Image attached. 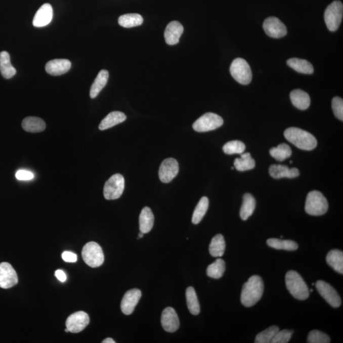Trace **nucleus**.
Listing matches in <instances>:
<instances>
[{
	"label": "nucleus",
	"mask_w": 343,
	"mask_h": 343,
	"mask_svg": "<svg viewBox=\"0 0 343 343\" xmlns=\"http://www.w3.org/2000/svg\"><path fill=\"white\" fill-rule=\"evenodd\" d=\"M264 292V283L258 275L252 276L243 286L241 293V302L246 307L255 305L262 299Z\"/></svg>",
	"instance_id": "nucleus-1"
},
{
	"label": "nucleus",
	"mask_w": 343,
	"mask_h": 343,
	"mask_svg": "<svg viewBox=\"0 0 343 343\" xmlns=\"http://www.w3.org/2000/svg\"><path fill=\"white\" fill-rule=\"evenodd\" d=\"M286 139L301 150H313L317 147L316 138L312 134L296 127L287 128L284 132Z\"/></svg>",
	"instance_id": "nucleus-2"
},
{
	"label": "nucleus",
	"mask_w": 343,
	"mask_h": 343,
	"mask_svg": "<svg viewBox=\"0 0 343 343\" xmlns=\"http://www.w3.org/2000/svg\"><path fill=\"white\" fill-rule=\"evenodd\" d=\"M285 283L288 290L298 300H305L310 295L309 289L301 275L295 271H289L285 275Z\"/></svg>",
	"instance_id": "nucleus-3"
},
{
	"label": "nucleus",
	"mask_w": 343,
	"mask_h": 343,
	"mask_svg": "<svg viewBox=\"0 0 343 343\" xmlns=\"http://www.w3.org/2000/svg\"><path fill=\"white\" fill-rule=\"evenodd\" d=\"M327 199L320 191H312L308 194L305 203L306 212L311 216H322L327 212Z\"/></svg>",
	"instance_id": "nucleus-4"
},
{
	"label": "nucleus",
	"mask_w": 343,
	"mask_h": 343,
	"mask_svg": "<svg viewBox=\"0 0 343 343\" xmlns=\"http://www.w3.org/2000/svg\"><path fill=\"white\" fill-rule=\"evenodd\" d=\"M84 262L91 268L101 267L104 262V255L101 246L94 242L84 245L81 252Z\"/></svg>",
	"instance_id": "nucleus-5"
},
{
	"label": "nucleus",
	"mask_w": 343,
	"mask_h": 343,
	"mask_svg": "<svg viewBox=\"0 0 343 343\" xmlns=\"http://www.w3.org/2000/svg\"><path fill=\"white\" fill-rule=\"evenodd\" d=\"M230 71L233 78L240 84H248L252 80V71L245 59H235L231 64Z\"/></svg>",
	"instance_id": "nucleus-6"
},
{
	"label": "nucleus",
	"mask_w": 343,
	"mask_h": 343,
	"mask_svg": "<svg viewBox=\"0 0 343 343\" xmlns=\"http://www.w3.org/2000/svg\"><path fill=\"white\" fill-rule=\"evenodd\" d=\"M343 16V6L341 2L334 1L327 7L324 13V20L327 28L330 31H335L341 23Z\"/></svg>",
	"instance_id": "nucleus-7"
},
{
	"label": "nucleus",
	"mask_w": 343,
	"mask_h": 343,
	"mask_svg": "<svg viewBox=\"0 0 343 343\" xmlns=\"http://www.w3.org/2000/svg\"><path fill=\"white\" fill-rule=\"evenodd\" d=\"M125 189V179L120 174L112 176L104 187V196L106 200H116L122 195Z\"/></svg>",
	"instance_id": "nucleus-8"
},
{
	"label": "nucleus",
	"mask_w": 343,
	"mask_h": 343,
	"mask_svg": "<svg viewBox=\"0 0 343 343\" xmlns=\"http://www.w3.org/2000/svg\"><path fill=\"white\" fill-rule=\"evenodd\" d=\"M223 119L218 114L207 113L203 114L193 123L194 130L198 133H205L216 130L223 125Z\"/></svg>",
	"instance_id": "nucleus-9"
},
{
	"label": "nucleus",
	"mask_w": 343,
	"mask_h": 343,
	"mask_svg": "<svg viewBox=\"0 0 343 343\" xmlns=\"http://www.w3.org/2000/svg\"><path fill=\"white\" fill-rule=\"evenodd\" d=\"M315 285L319 294L332 307H340L341 305V299L331 285L322 280L317 281Z\"/></svg>",
	"instance_id": "nucleus-10"
},
{
	"label": "nucleus",
	"mask_w": 343,
	"mask_h": 343,
	"mask_svg": "<svg viewBox=\"0 0 343 343\" xmlns=\"http://www.w3.org/2000/svg\"><path fill=\"white\" fill-rule=\"evenodd\" d=\"M263 27L267 35L273 38H282L287 33V27L277 17H268L264 21Z\"/></svg>",
	"instance_id": "nucleus-11"
},
{
	"label": "nucleus",
	"mask_w": 343,
	"mask_h": 343,
	"mask_svg": "<svg viewBox=\"0 0 343 343\" xmlns=\"http://www.w3.org/2000/svg\"><path fill=\"white\" fill-rule=\"evenodd\" d=\"M179 163L175 158L165 159L161 163L158 176L161 182L168 183L175 179L179 173Z\"/></svg>",
	"instance_id": "nucleus-12"
},
{
	"label": "nucleus",
	"mask_w": 343,
	"mask_h": 343,
	"mask_svg": "<svg viewBox=\"0 0 343 343\" xmlns=\"http://www.w3.org/2000/svg\"><path fill=\"white\" fill-rule=\"evenodd\" d=\"M18 283L17 274L8 263H0V287L2 289H10Z\"/></svg>",
	"instance_id": "nucleus-13"
},
{
	"label": "nucleus",
	"mask_w": 343,
	"mask_h": 343,
	"mask_svg": "<svg viewBox=\"0 0 343 343\" xmlns=\"http://www.w3.org/2000/svg\"><path fill=\"white\" fill-rule=\"evenodd\" d=\"M89 323L90 319L88 313L80 311L71 315L67 319L66 325L69 332L78 333L85 329Z\"/></svg>",
	"instance_id": "nucleus-14"
},
{
	"label": "nucleus",
	"mask_w": 343,
	"mask_h": 343,
	"mask_svg": "<svg viewBox=\"0 0 343 343\" xmlns=\"http://www.w3.org/2000/svg\"><path fill=\"white\" fill-rule=\"evenodd\" d=\"M142 293L140 290L134 289L128 290L121 302V312L126 315H131L140 300Z\"/></svg>",
	"instance_id": "nucleus-15"
},
{
	"label": "nucleus",
	"mask_w": 343,
	"mask_h": 343,
	"mask_svg": "<svg viewBox=\"0 0 343 343\" xmlns=\"http://www.w3.org/2000/svg\"><path fill=\"white\" fill-rule=\"evenodd\" d=\"M161 324L166 332H175L180 327V320L173 308L167 307L163 311Z\"/></svg>",
	"instance_id": "nucleus-16"
},
{
	"label": "nucleus",
	"mask_w": 343,
	"mask_h": 343,
	"mask_svg": "<svg viewBox=\"0 0 343 343\" xmlns=\"http://www.w3.org/2000/svg\"><path fill=\"white\" fill-rule=\"evenodd\" d=\"M183 31L184 27L180 22H170L166 27L165 33H164L166 43L169 46H175L178 44Z\"/></svg>",
	"instance_id": "nucleus-17"
},
{
	"label": "nucleus",
	"mask_w": 343,
	"mask_h": 343,
	"mask_svg": "<svg viewBox=\"0 0 343 343\" xmlns=\"http://www.w3.org/2000/svg\"><path fill=\"white\" fill-rule=\"evenodd\" d=\"M71 67V62L68 59H54L47 63L46 70L52 76H61L69 71Z\"/></svg>",
	"instance_id": "nucleus-18"
},
{
	"label": "nucleus",
	"mask_w": 343,
	"mask_h": 343,
	"mask_svg": "<svg viewBox=\"0 0 343 343\" xmlns=\"http://www.w3.org/2000/svg\"><path fill=\"white\" fill-rule=\"evenodd\" d=\"M52 19H53V9L51 5L46 4L36 12L34 17L33 24L36 27H45L51 23Z\"/></svg>",
	"instance_id": "nucleus-19"
},
{
	"label": "nucleus",
	"mask_w": 343,
	"mask_h": 343,
	"mask_svg": "<svg viewBox=\"0 0 343 343\" xmlns=\"http://www.w3.org/2000/svg\"><path fill=\"white\" fill-rule=\"evenodd\" d=\"M269 173L272 178L275 179L281 178H295L299 176V171L296 168H290L286 165H272L269 168Z\"/></svg>",
	"instance_id": "nucleus-20"
},
{
	"label": "nucleus",
	"mask_w": 343,
	"mask_h": 343,
	"mask_svg": "<svg viewBox=\"0 0 343 343\" xmlns=\"http://www.w3.org/2000/svg\"><path fill=\"white\" fill-rule=\"evenodd\" d=\"M290 98L293 105L301 110H306L310 106L311 100L309 95L301 89L292 91L290 93Z\"/></svg>",
	"instance_id": "nucleus-21"
},
{
	"label": "nucleus",
	"mask_w": 343,
	"mask_h": 343,
	"mask_svg": "<svg viewBox=\"0 0 343 343\" xmlns=\"http://www.w3.org/2000/svg\"><path fill=\"white\" fill-rule=\"evenodd\" d=\"M126 116L120 111H113L109 113L102 120L99 126V130L104 131L113 126L118 125L125 121Z\"/></svg>",
	"instance_id": "nucleus-22"
},
{
	"label": "nucleus",
	"mask_w": 343,
	"mask_h": 343,
	"mask_svg": "<svg viewBox=\"0 0 343 343\" xmlns=\"http://www.w3.org/2000/svg\"><path fill=\"white\" fill-rule=\"evenodd\" d=\"M155 218L150 208L146 207L142 210L139 216V230L146 234L150 232L153 227Z\"/></svg>",
	"instance_id": "nucleus-23"
},
{
	"label": "nucleus",
	"mask_w": 343,
	"mask_h": 343,
	"mask_svg": "<svg viewBox=\"0 0 343 343\" xmlns=\"http://www.w3.org/2000/svg\"><path fill=\"white\" fill-rule=\"evenodd\" d=\"M22 127L28 133H41L46 129V124L41 118L35 116H29L22 121Z\"/></svg>",
	"instance_id": "nucleus-24"
},
{
	"label": "nucleus",
	"mask_w": 343,
	"mask_h": 343,
	"mask_svg": "<svg viewBox=\"0 0 343 343\" xmlns=\"http://www.w3.org/2000/svg\"><path fill=\"white\" fill-rule=\"evenodd\" d=\"M0 72L6 79L12 78L16 74V69L12 65L11 57L8 52H0Z\"/></svg>",
	"instance_id": "nucleus-25"
},
{
	"label": "nucleus",
	"mask_w": 343,
	"mask_h": 343,
	"mask_svg": "<svg viewBox=\"0 0 343 343\" xmlns=\"http://www.w3.org/2000/svg\"><path fill=\"white\" fill-rule=\"evenodd\" d=\"M108 78L109 72L108 71L103 69L99 72L91 88L90 96L92 99L96 98L99 95L108 83Z\"/></svg>",
	"instance_id": "nucleus-26"
},
{
	"label": "nucleus",
	"mask_w": 343,
	"mask_h": 343,
	"mask_svg": "<svg viewBox=\"0 0 343 343\" xmlns=\"http://www.w3.org/2000/svg\"><path fill=\"white\" fill-rule=\"evenodd\" d=\"M287 65L298 73L311 74L314 72V68L309 61L298 58L289 59L287 61Z\"/></svg>",
	"instance_id": "nucleus-27"
},
{
	"label": "nucleus",
	"mask_w": 343,
	"mask_h": 343,
	"mask_svg": "<svg viewBox=\"0 0 343 343\" xmlns=\"http://www.w3.org/2000/svg\"><path fill=\"white\" fill-rule=\"evenodd\" d=\"M327 264L335 272L343 273V252L338 249L330 250L326 257Z\"/></svg>",
	"instance_id": "nucleus-28"
},
{
	"label": "nucleus",
	"mask_w": 343,
	"mask_h": 343,
	"mask_svg": "<svg viewBox=\"0 0 343 343\" xmlns=\"http://www.w3.org/2000/svg\"><path fill=\"white\" fill-rule=\"evenodd\" d=\"M255 208V200L250 193L243 195V203L240 208V215L243 221H246L252 215Z\"/></svg>",
	"instance_id": "nucleus-29"
},
{
	"label": "nucleus",
	"mask_w": 343,
	"mask_h": 343,
	"mask_svg": "<svg viewBox=\"0 0 343 343\" xmlns=\"http://www.w3.org/2000/svg\"><path fill=\"white\" fill-rule=\"evenodd\" d=\"M226 243L222 235H216L211 240L209 245V252L212 257H222L225 253Z\"/></svg>",
	"instance_id": "nucleus-30"
},
{
	"label": "nucleus",
	"mask_w": 343,
	"mask_h": 343,
	"mask_svg": "<svg viewBox=\"0 0 343 343\" xmlns=\"http://www.w3.org/2000/svg\"><path fill=\"white\" fill-rule=\"evenodd\" d=\"M186 303L191 314L197 315L200 313V307L195 290L192 287H189L186 291Z\"/></svg>",
	"instance_id": "nucleus-31"
},
{
	"label": "nucleus",
	"mask_w": 343,
	"mask_h": 343,
	"mask_svg": "<svg viewBox=\"0 0 343 343\" xmlns=\"http://www.w3.org/2000/svg\"><path fill=\"white\" fill-rule=\"evenodd\" d=\"M143 22V17L138 14L123 15L118 19V24L125 28L141 26Z\"/></svg>",
	"instance_id": "nucleus-32"
},
{
	"label": "nucleus",
	"mask_w": 343,
	"mask_h": 343,
	"mask_svg": "<svg viewBox=\"0 0 343 343\" xmlns=\"http://www.w3.org/2000/svg\"><path fill=\"white\" fill-rule=\"evenodd\" d=\"M267 245L277 250L294 251L298 248L297 243L294 241L282 240L277 238H270L267 240Z\"/></svg>",
	"instance_id": "nucleus-33"
},
{
	"label": "nucleus",
	"mask_w": 343,
	"mask_h": 343,
	"mask_svg": "<svg viewBox=\"0 0 343 343\" xmlns=\"http://www.w3.org/2000/svg\"><path fill=\"white\" fill-rule=\"evenodd\" d=\"M208 205H209V202H208V199L206 196H203L199 201L192 216V223L194 225H197L202 220L206 212H207Z\"/></svg>",
	"instance_id": "nucleus-34"
},
{
	"label": "nucleus",
	"mask_w": 343,
	"mask_h": 343,
	"mask_svg": "<svg viewBox=\"0 0 343 343\" xmlns=\"http://www.w3.org/2000/svg\"><path fill=\"white\" fill-rule=\"evenodd\" d=\"M234 165L237 170L243 172L249 170L255 167V161L249 153L242 154L240 158H236Z\"/></svg>",
	"instance_id": "nucleus-35"
},
{
	"label": "nucleus",
	"mask_w": 343,
	"mask_h": 343,
	"mask_svg": "<svg viewBox=\"0 0 343 343\" xmlns=\"http://www.w3.org/2000/svg\"><path fill=\"white\" fill-rule=\"evenodd\" d=\"M270 153L277 161H282L292 155L291 148L287 144H280L277 147L271 149Z\"/></svg>",
	"instance_id": "nucleus-36"
},
{
	"label": "nucleus",
	"mask_w": 343,
	"mask_h": 343,
	"mask_svg": "<svg viewBox=\"0 0 343 343\" xmlns=\"http://www.w3.org/2000/svg\"><path fill=\"white\" fill-rule=\"evenodd\" d=\"M225 262L222 259L216 260L215 263L208 266L207 269L208 277L219 279L223 277L225 272Z\"/></svg>",
	"instance_id": "nucleus-37"
},
{
	"label": "nucleus",
	"mask_w": 343,
	"mask_h": 343,
	"mask_svg": "<svg viewBox=\"0 0 343 343\" xmlns=\"http://www.w3.org/2000/svg\"><path fill=\"white\" fill-rule=\"evenodd\" d=\"M280 330L279 327L273 325L268 327V329L263 330V332H260L256 335L255 342V343H271L272 342L273 338L275 335Z\"/></svg>",
	"instance_id": "nucleus-38"
},
{
	"label": "nucleus",
	"mask_w": 343,
	"mask_h": 343,
	"mask_svg": "<svg viewBox=\"0 0 343 343\" xmlns=\"http://www.w3.org/2000/svg\"><path fill=\"white\" fill-rule=\"evenodd\" d=\"M223 150L227 155L242 154L245 150L244 143L240 141H232L224 145Z\"/></svg>",
	"instance_id": "nucleus-39"
},
{
	"label": "nucleus",
	"mask_w": 343,
	"mask_h": 343,
	"mask_svg": "<svg viewBox=\"0 0 343 343\" xmlns=\"http://www.w3.org/2000/svg\"><path fill=\"white\" fill-rule=\"evenodd\" d=\"M308 342L309 343H329L330 339L326 334L318 330H313L308 334Z\"/></svg>",
	"instance_id": "nucleus-40"
},
{
	"label": "nucleus",
	"mask_w": 343,
	"mask_h": 343,
	"mask_svg": "<svg viewBox=\"0 0 343 343\" xmlns=\"http://www.w3.org/2000/svg\"><path fill=\"white\" fill-rule=\"evenodd\" d=\"M332 108L335 117L339 120H343V100L339 97H335L332 99Z\"/></svg>",
	"instance_id": "nucleus-41"
},
{
	"label": "nucleus",
	"mask_w": 343,
	"mask_h": 343,
	"mask_svg": "<svg viewBox=\"0 0 343 343\" xmlns=\"http://www.w3.org/2000/svg\"><path fill=\"white\" fill-rule=\"evenodd\" d=\"M294 333L293 330H278L272 340L273 343H287L289 342L292 335Z\"/></svg>",
	"instance_id": "nucleus-42"
},
{
	"label": "nucleus",
	"mask_w": 343,
	"mask_h": 343,
	"mask_svg": "<svg viewBox=\"0 0 343 343\" xmlns=\"http://www.w3.org/2000/svg\"><path fill=\"white\" fill-rule=\"evenodd\" d=\"M16 177L19 181H29L34 178V174L30 171L20 170L17 172Z\"/></svg>",
	"instance_id": "nucleus-43"
},
{
	"label": "nucleus",
	"mask_w": 343,
	"mask_h": 343,
	"mask_svg": "<svg viewBox=\"0 0 343 343\" xmlns=\"http://www.w3.org/2000/svg\"><path fill=\"white\" fill-rule=\"evenodd\" d=\"M62 258L64 262L66 263H75L77 261V255L76 253L70 252V251H65L62 254Z\"/></svg>",
	"instance_id": "nucleus-44"
},
{
	"label": "nucleus",
	"mask_w": 343,
	"mask_h": 343,
	"mask_svg": "<svg viewBox=\"0 0 343 343\" xmlns=\"http://www.w3.org/2000/svg\"><path fill=\"white\" fill-rule=\"evenodd\" d=\"M55 276H56L57 279H58L61 282H66V275L64 273V271L61 270H57L55 272Z\"/></svg>",
	"instance_id": "nucleus-45"
},
{
	"label": "nucleus",
	"mask_w": 343,
	"mask_h": 343,
	"mask_svg": "<svg viewBox=\"0 0 343 343\" xmlns=\"http://www.w3.org/2000/svg\"><path fill=\"white\" fill-rule=\"evenodd\" d=\"M103 343H115L116 342L114 341V340L112 339V338H106V339H104L103 342Z\"/></svg>",
	"instance_id": "nucleus-46"
},
{
	"label": "nucleus",
	"mask_w": 343,
	"mask_h": 343,
	"mask_svg": "<svg viewBox=\"0 0 343 343\" xmlns=\"http://www.w3.org/2000/svg\"><path fill=\"white\" fill-rule=\"evenodd\" d=\"M138 237H139V238H143L144 237V233L141 232L140 233H139Z\"/></svg>",
	"instance_id": "nucleus-47"
},
{
	"label": "nucleus",
	"mask_w": 343,
	"mask_h": 343,
	"mask_svg": "<svg viewBox=\"0 0 343 343\" xmlns=\"http://www.w3.org/2000/svg\"><path fill=\"white\" fill-rule=\"evenodd\" d=\"M65 332H69V330H68V328H66V329H65Z\"/></svg>",
	"instance_id": "nucleus-48"
},
{
	"label": "nucleus",
	"mask_w": 343,
	"mask_h": 343,
	"mask_svg": "<svg viewBox=\"0 0 343 343\" xmlns=\"http://www.w3.org/2000/svg\"><path fill=\"white\" fill-rule=\"evenodd\" d=\"M310 292H313V289H310Z\"/></svg>",
	"instance_id": "nucleus-49"
},
{
	"label": "nucleus",
	"mask_w": 343,
	"mask_h": 343,
	"mask_svg": "<svg viewBox=\"0 0 343 343\" xmlns=\"http://www.w3.org/2000/svg\"><path fill=\"white\" fill-rule=\"evenodd\" d=\"M290 164H292V161H290Z\"/></svg>",
	"instance_id": "nucleus-50"
}]
</instances>
